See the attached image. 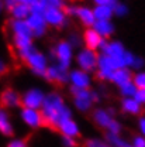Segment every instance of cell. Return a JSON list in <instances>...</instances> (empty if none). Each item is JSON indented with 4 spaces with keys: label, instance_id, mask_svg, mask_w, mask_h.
I'll return each instance as SVG.
<instances>
[{
    "label": "cell",
    "instance_id": "cell-11",
    "mask_svg": "<svg viewBox=\"0 0 145 147\" xmlns=\"http://www.w3.org/2000/svg\"><path fill=\"white\" fill-rule=\"evenodd\" d=\"M44 76L47 79H49L51 82H56V84H65L69 79V74L66 69L61 68L59 65H54L47 68V71L44 74Z\"/></svg>",
    "mask_w": 145,
    "mask_h": 147
},
{
    "label": "cell",
    "instance_id": "cell-12",
    "mask_svg": "<svg viewBox=\"0 0 145 147\" xmlns=\"http://www.w3.org/2000/svg\"><path fill=\"white\" fill-rule=\"evenodd\" d=\"M21 117L23 120L31 126V127H38V126H42L44 123V117H42V113L37 109H27L24 108L21 112Z\"/></svg>",
    "mask_w": 145,
    "mask_h": 147
},
{
    "label": "cell",
    "instance_id": "cell-40",
    "mask_svg": "<svg viewBox=\"0 0 145 147\" xmlns=\"http://www.w3.org/2000/svg\"><path fill=\"white\" fill-rule=\"evenodd\" d=\"M140 130H141V133L145 136V119L144 117L140 120Z\"/></svg>",
    "mask_w": 145,
    "mask_h": 147
},
{
    "label": "cell",
    "instance_id": "cell-41",
    "mask_svg": "<svg viewBox=\"0 0 145 147\" xmlns=\"http://www.w3.org/2000/svg\"><path fill=\"white\" fill-rule=\"evenodd\" d=\"M6 72H7V67L0 61V75H3V74H6Z\"/></svg>",
    "mask_w": 145,
    "mask_h": 147
},
{
    "label": "cell",
    "instance_id": "cell-38",
    "mask_svg": "<svg viewBox=\"0 0 145 147\" xmlns=\"http://www.w3.org/2000/svg\"><path fill=\"white\" fill-rule=\"evenodd\" d=\"M96 6H103V4H110L111 0H92Z\"/></svg>",
    "mask_w": 145,
    "mask_h": 147
},
{
    "label": "cell",
    "instance_id": "cell-26",
    "mask_svg": "<svg viewBox=\"0 0 145 147\" xmlns=\"http://www.w3.org/2000/svg\"><path fill=\"white\" fill-rule=\"evenodd\" d=\"M135 92H137V86H135L132 82H130V84H127V85L121 86V93H123L126 98H131V96H134V95H135Z\"/></svg>",
    "mask_w": 145,
    "mask_h": 147
},
{
    "label": "cell",
    "instance_id": "cell-4",
    "mask_svg": "<svg viewBox=\"0 0 145 147\" xmlns=\"http://www.w3.org/2000/svg\"><path fill=\"white\" fill-rule=\"evenodd\" d=\"M42 16L45 18L48 26H52L55 28H62L63 26H66V14L63 11V9H49L47 7L45 11L42 13Z\"/></svg>",
    "mask_w": 145,
    "mask_h": 147
},
{
    "label": "cell",
    "instance_id": "cell-2",
    "mask_svg": "<svg viewBox=\"0 0 145 147\" xmlns=\"http://www.w3.org/2000/svg\"><path fill=\"white\" fill-rule=\"evenodd\" d=\"M52 57L56 58L58 61V65L63 69H68L69 64H71V59H72V47L68 41H61L56 44L54 50H52Z\"/></svg>",
    "mask_w": 145,
    "mask_h": 147
},
{
    "label": "cell",
    "instance_id": "cell-19",
    "mask_svg": "<svg viewBox=\"0 0 145 147\" xmlns=\"http://www.w3.org/2000/svg\"><path fill=\"white\" fill-rule=\"evenodd\" d=\"M110 81H113L114 84H117L121 88V86L127 85V84H130L132 81V76H131V72L128 71L127 68H120V69H116V72L113 74Z\"/></svg>",
    "mask_w": 145,
    "mask_h": 147
},
{
    "label": "cell",
    "instance_id": "cell-39",
    "mask_svg": "<svg viewBox=\"0 0 145 147\" xmlns=\"http://www.w3.org/2000/svg\"><path fill=\"white\" fill-rule=\"evenodd\" d=\"M35 1L37 0H18V3H23V4H25V6H28V7H31Z\"/></svg>",
    "mask_w": 145,
    "mask_h": 147
},
{
    "label": "cell",
    "instance_id": "cell-15",
    "mask_svg": "<svg viewBox=\"0 0 145 147\" xmlns=\"http://www.w3.org/2000/svg\"><path fill=\"white\" fill-rule=\"evenodd\" d=\"M75 17H78L80 20L82 24H85L86 27H93L96 18H94V14H93V9L88 7V6H78L76 7V14Z\"/></svg>",
    "mask_w": 145,
    "mask_h": 147
},
{
    "label": "cell",
    "instance_id": "cell-18",
    "mask_svg": "<svg viewBox=\"0 0 145 147\" xmlns=\"http://www.w3.org/2000/svg\"><path fill=\"white\" fill-rule=\"evenodd\" d=\"M92 28L103 38H107L114 33V26L110 20H96Z\"/></svg>",
    "mask_w": 145,
    "mask_h": 147
},
{
    "label": "cell",
    "instance_id": "cell-23",
    "mask_svg": "<svg viewBox=\"0 0 145 147\" xmlns=\"http://www.w3.org/2000/svg\"><path fill=\"white\" fill-rule=\"evenodd\" d=\"M123 109H124V112H128V113L138 115L141 112V105L134 98H126L123 100Z\"/></svg>",
    "mask_w": 145,
    "mask_h": 147
},
{
    "label": "cell",
    "instance_id": "cell-1",
    "mask_svg": "<svg viewBox=\"0 0 145 147\" xmlns=\"http://www.w3.org/2000/svg\"><path fill=\"white\" fill-rule=\"evenodd\" d=\"M41 108H42L41 113H42V117H44L42 126L56 130L58 125L62 120L71 119V110L65 106L62 98L58 93H49L48 96H45Z\"/></svg>",
    "mask_w": 145,
    "mask_h": 147
},
{
    "label": "cell",
    "instance_id": "cell-5",
    "mask_svg": "<svg viewBox=\"0 0 145 147\" xmlns=\"http://www.w3.org/2000/svg\"><path fill=\"white\" fill-rule=\"evenodd\" d=\"M24 62L38 75H44L45 71H47V59H45V57L41 53L35 51V50H33L30 54L25 57Z\"/></svg>",
    "mask_w": 145,
    "mask_h": 147
},
{
    "label": "cell",
    "instance_id": "cell-9",
    "mask_svg": "<svg viewBox=\"0 0 145 147\" xmlns=\"http://www.w3.org/2000/svg\"><path fill=\"white\" fill-rule=\"evenodd\" d=\"M28 27L31 28V33H33V37H41L45 34L47 31V21L42 14H37V13H31L28 18L25 20Z\"/></svg>",
    "mask_w": 145,
    "mask_h": 147
},
{
    "label": "cell",
    "instance_id": "cell-30",
    "mask_svg": "<svg viewBox=\"0 0 145 147\" xmlns=\"http://www.w3.org/2000/svg\"><path fill=\"white\" fill-rule=\"evenodd\" d=\"M86 147H110V144L107 142H103V140H97V139H92V140H88L85 143Z\"/></svg>",
    "mask_w": 145,
    "mask_h": 147
},
{
    "label": "cell",
    "instance_id": "cell-10",
    "mask_svg": "<svg viewBox=\"0 0 145 147\" xmlns=\"http://www.w3.org/2000/svg\"><path fill=\"white\" fill-rule=\"evenodd\" d=\"M73 95V100L75 105L78 106V109L80 110H89V108L92 106V92H89L88 89H80V88H75L72 86L71 89Z\"/></svg>",
    "mask_w": 145,
    "mask_h": 147
},
{
    "label": "cell",
    "instance_id": "cell-33",
    "mask_svg": "<svg viewBox=\"0 0 145 147\" xmlns=\"http://www.w3.org/2000/svg\"><path fill=\"white\" fill-rule=\"evenodd\" d=\"M18 3V0H3V4H4V9H7L9 11Z\"/></svg>",
    "mask_w": 145,
    "mask_h": 147
},
{
    "label": "cell",
    "instance_id": "cell-27",
    "mask_svg": "<svg viewBox=\"0 0 145 147\" xmlns=\"http://www.w3.org/2000/svg\"><path fill=\"white\" fill-rule=\"evenodd\" d=\"M45 9H47V6H45V1L44 0H37L35 3L30 7L31 13H37V14H42L45 11Z\"/></svg>",
    "mask_w": 145,
    "mask_h": 147
},
{
    "label": "cell",
    "instance_id": "cell-6",
    "mask_svg": "<svg viewBox=\"0 0 145 147\" xmlns=\"http://www.w3.org/2000/svg\"><path fill=\"white\" fill-rule=\"evenodd\" d=\"M97 61H99V57L96 54V51L86 48L78 54V64L80 65L83 71H94L97 68Z\"/></svg>",
    "mask_w": 145,
    "mask_h": 147
},
{
    "label": "cell",
    "instance_id": "cell-17",
    "mask_svg": "<svg viewBox=\"0 0 145 147\" xmlns=\"http://www.w3.org/2000/svg\"><path fill=\"white\" fill-rule=\"evenodd\" d=\"M69 79L75 88H80V89H88L90 84L89 75L85 71H72L69 74Z\"/></svg>",
    "mask_w": 145,
    "mask_h": 147
},
{
    "label": "cell",
    "instance_id": "cell-25",
    "mask_svg": "<svg viewBox=\"0 0 145 147\" xmlns=\"http://www.w3.org/2000/svg\"><path fill=\"white\" fill-rule=\"evenodd\" d=\"M113 11H114V14H116L117 17H124V16L128 14V7L126 3H121V1L118 0L117 4L113 7Z\"/></svg>",
    "mask_w": 145,
    "mask_h": 147
},
{
    "label": "cell",
    "instance_id": "cell-20",
    "mask_svg": "<svg viewBox=\"0 0 145 147\" xmlns=\"http://www.w3.org/2000/svg\"><path fill=\"white\" fill-rule=\"evenodd\" d=\"M58 129L61 130V133L63 136H68V137H75L79 134V129H78V125L71 120V119H66V120H62L59 125H58Z\"/></svg>",
    "mask_w": 145,
    "mask_h": 147
},
{
    "label": "cell",
    "instance_id": "cell-37",
    "mask_svg": "<svg viewBox=\"0 0 145 147\" xmlns=\"http://www.w3.org/2000/svg\"><path fill=\"white\" fill-rule=\"evenodd\" d=\"M7 147H27V144H25L23 140H14V142H11Z\"/></svg>",
    "mask_w": 145,
    "mask_h": 147
},
{
    "label": "cell",
    "instance_id": "cell-3",
    "mask_svg": "<svg viewBox=\"0 0 145 147\" xmlns=\"http://www.w3.org/2000/svg\"><path fill=\"white\" fill-rule=\"evenodd\" d=\"M93 119H94V122H96L100 127L107 129L109 133H113V134H118V133H120V125L113 119V116L110 115L107 110H102V109L94 110Z\"/></svg>",
    "mask_w": 145,
    "mask_h": 147
},
{
    "label": "cell",
    "instance_id": "cell-32",
    "mask_svg": "<svg viewBox=\"0 0 145 147\" xmlns=\"http://www.w3.org/2000/svg\"><path fill=\"white\" fill-rule=\"evenodd\" d=\"M134 99L141 105V103H145V89H137L135 95H134Z\"/></svg>",
    "mask_w": 145,
    "mask_h": 147
},
{
    "label": "cell",
    "instance_id": "cell-22",
    "mask_svg": "<svg viewBox=\"0 0 145 147\" xmlns=\"http://www.w3.org/2000/svg\"><path fill=\"white\" fill-rule=\"evenodd\" d=\"M93 14L96 20H111V17L114 16V11L111 6L103 4V6H96L93 9Z\"/></svg>",
    "mask_w": 145,
    "mask_h": 147
},
{
    "label": "cell",
    "instance_id": "cell-35",
    "mask_svg": "<svg viewBox=\"0 0 145 147\" xmlns=\"http://www.w3.org/2000/svg\"><path fill=\"white\" fill-rule=\"evenodd\" d=\"M142 65H144V61H142L141 58L135 57V58H134V62H132V65H131V68H135V69H138V68H141Z\"/></svg>",
    "mask_w": 145,
    "mask_h": 147
},
{
    "label": "cell",
    "instance_id": "cell-31",
    "mask_svg": "<svg viewBox=\"0 0 145 147\" xmlns=\"http://www.w3.org/2000/svg\"><path fill=\"white\" fill-rule=\"evenodd\" d=\"M69 44H71V47H79L80 44H82V38L78 36L76 33H72L71 36H69V41H68Z\"/></svg>",
    "mask_w": 145,
    "mask_h": 147
},
{
    "label": "cell",
    "instance_id": "cell-24",
    "mask_svg": "<svg viewBox=\"0 0 145 147\" xmlns=\"http://www.w3.org/2000/svg\"><path fill=\"white\" fill-rule=\"evenodd\" d=\"M0 131L6 136H11L13 134V127L9 122V116L6 115V112L0 109Z\"/></svg>",
    "mask_w": 145,
    "mask_h": 147
},
{
    "label": "cell",
    "instance_id": "cell-13",
    "mask_svg": "<svg viewBox=\"0 0 145 147\" xmlns=\"http://www.w3.org/2000/svg\"><path fill=\"white\" fill-rule=\"evenodd\" d=\"M18 105H21V99L17 92L7 88L0 93V108H14Z\"/></svg>",
    "mask_w": 145,
    "mask_h": 147
},
{
    "label": "cell",
    "instance_id": "cell-42",
    "mask_svg": "<svg viewBox=\"0 0 145 147\" xmlns=\"http://www.w3.org/2000/svg\"><path fill=\"white\" fill-rule=\"evenodd\" d=\"M3 10H4V4H3V0H0V16H1Z\"/></svg>",
    "mask_w": 145,
    "mask_h": 147
},
{
    "label": "cell",
    "instance_id": "cell-34",
    "mask_svg": "<svg viewBox=\"0 0 145 147\" xmlns=\"http://www.w3.org/2000/svg\"><path fill=\"white\" fill-rule=\"evenodd\" d=\"M62 140H63V144H65L66 147H75V146H76V142L73 140L72 137L63 136V139H62Z\"/></svg>",
    "mask_w": 145,
    "mask_h": 147
},
{
    "label": "cell",
    "instance_id": "cell-36",
    "mask_svg": "<svg viewBox=\"0 0 145 147\" xmlns=\"http://www.w3.org/2000/svg\"><path fill=\"white\" fill-rule=\"evenodd\" d=\"M132 147H145V139L144 137H135Z\"/></svg>",
    "mask_w": 145,
    "mask_h": 147
},
{
    "label": "cell",
    "instance_id": "cell-8",
    "mask_svg": "<svg viewBox=\"0 0 145 147\" xmlns=\"http://www.w3.org/2000/svg\"><path fill=\"white\" fill-rule=\"evenodd\" d=\"M44 99H45V95L41 91L31 89L23 96L21 105H23V108H27V109H38V108L42 106Z\"/></svg>",
    "mask_w": 145,
    "mask_h": 147
},
{
    "label": "cell",
    "instance_id": "cell-16",
    "mask_svg": "<svg viewBox=\"0 0 145 147\" xmlns=\"http://www.w3.org/2000/svg\"><path fill=\"white\" fill-rule=\"evenodd\" d=\"M9 28H10V31H11L13 34L33 37L31 28L28 27V24H27L25 20H14V18H11V20L9 21Z\"/></svg>",
    "mask_w": 145,
    "mask_h": 147
},
{
    "label": "cell",
    "instance_id": "cell-7",
    "mask_svg": "<svg viewBox=\"0 0 145 147\" xmlns=\"http://www.w3.org/2000/svg\"><path fill=\"white\" fill-rule=\"evenodd\" d=\"M97 68H99V71H97V78L102 79V81H104V79H111L113 74L116 72V69H117V67L114 65L113 59L104 54L102 55V57H99Z\"/></svg>",
    "mask_w": 145,
    "mask_h": 147
},
{
    "label": "cell",
    "instance_id": "cell-28",
    "mask_svg": "<svg viewBox=\"0 0 145 147\" xmlns=\"http://www.w3.org/2000/svg\"><path fill=\"white\" fill-rule=\"evenodd\" d=\"M132 84L137 86V89H145V72L137 74L134 78H132Z\"/></svg>",
    "mask_w": 145,
    "mask_h": 147
},
{
    "label": "cell",
    "instance_id": "cell-29",
    "mask_svg": "<svg viewBox=\"0 0 145 147\" xmlns=\"http://www.w3.org/2000/svg\"><path fill=\"white\" fill-rule=\"evenodd\" d=\"M45 6L49 9H63L65 7V0H44Z\"/></svg>",
    "mask_w": 145,
    "mask_h": 147
},
{
    "label": "cell",
    "instance_id": "cell-21",
    "mask_svg": "<svg viewBox=\"0 0 145 147\" xmlns=\"http://www.w3.org/2000/svg\"><path fill=\"white\" fill-rule=\"evenodd\" d=\"M10 14H11V18H14V20H27L28 16L31 14V10L28 6H25L23 3H17L10 10Z\"/></svg>",
    "mask_w": 145,
    "mask_h": 147
},
{
    "label": "cell",
    "instance_id": "cell-14",
    "mask_svg": "<svg viewBox=\"0 0 145 147\" xmlns=\"http://www.w3.org/2000/svg\"><path fill=\"white\" fill-rule=\"evenodd\" d=\"M83 41H85V44H86L88 50L96 51L97 48H100V47H102V44H103L104 38H103V37H100L90 27V28H88V30L83 33Z\"/></svg>",
    "mask_w": 145,
    "mask_h": 147
}]
</instances>
